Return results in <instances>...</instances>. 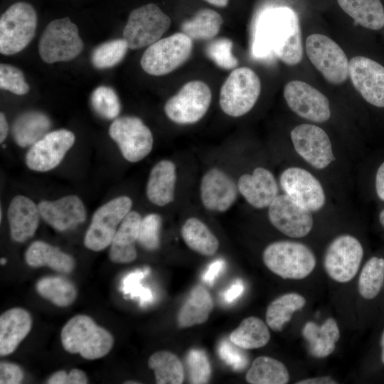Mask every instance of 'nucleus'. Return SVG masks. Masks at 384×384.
Instances as JSON below:
<instances>
[{"instance_id": "1", "label": "nucleus", "mask_w": 384, "mask_h": 384, "mask_svg": "<svg viewBox=\"0 0 384 384\" xmlns=\"http://www.w3.org/2000/svg\"><path fill=\"white\" fill-rule=\"evenodd\" d=\"M252 53L257 58L273 53L289 65L300 63L303 48L297 13L288 6L269 7L262 11L256 22Z\"/></svg>"}, {"instance_id": "2", "label": "nucleus", "mask_w": 384, "mask_h": 384, "mask_svg": "<svg viewBox=\"0 0 384 384\" xmlns=\"http://www.w3.org/2000/svg\"><path fill=\"white\" fill-rule=\"evenodd\" d=\"M63 348L83 358L95 360L105 356L112 348L114 338L105 329L85 314L70 318L60 332Z\"/></svg>"}, {"instance_id": "3", "label": "nucleus", "mask_w": 384, "mask_h": 384, "mask_svg": "<svg viewBox=\"0 0 384 384\" xmlns=\"http://www.w3.org/2000/svg\"><path fill=\"white\" fill-rule=\"evenodd\" d=\"M265 266L283 279H301L314 270L316 257L303 243L281 240L267 245L263 251Z\"/></svg>"}, {"instance_id": "4", "label": "nucleus", "mask_w": 384, "mask_h": 384, "mask_svg": "<svg viewBox=\"0 0 384 384\" xmlns=\"http://www.w3.org/2000/svg\"><path fill=\"white\" fill-rule=\"evenodd\" d=\"M37 21L31 4L18 1L10 6L0 18V53L10 55L23 50L35 36Z\"/></svg>"}, {"instance_id": "5", "label": "nucleus", "mask_w": 384, "mask_h": 384, "mask_svg": "<svg viewBox=\"0 0 384 384\" xmlns=\"http://www.w3.org/2000/svg\"><path fill=\"white\" fill-rule=\"evenodd\" d=\"M260 91V80L255 71L247 67L235 69L221 87L220 108L229 116H242L254 107Z\"/></svg>"}, {"instance_id": "6", "label": "nucleus", "mask_w": 384, "mask_h": 384, "mask_svg": "<svg viewBox=\"0 0 384 384\" xmlns=\"http://www.w3.org/2000/svg\"><path fill=\"white\" fill-rule=\"evenodd\" d=\"M77 26L68 17L50 21L40 38L38 53L47 63L70 61L82 50Z\"/></svg>"}, {"instance_id": "7", "label": "nucleus", "mask_w": 384, "mask_h": 384, "mask_svg": "<svg viewBox=\"0 0 384 384\" xmlns=\"http://www.w3.org/2000/svg\"><path fill=\"white\" fill-rule=\"evenodd\" d=\"M192 49V39L182 32L176 33L150 45L142 56L140 64L149 75H166L183 64L191 56Z\"/></svg>"}, {"instance_id": "8", "label": "nucleus", "mask_w": 384, "mask_h": 384, "mask_svg": "<svg viewBox=\"0 0 384 384\" xmlns=\"http://www.w3.org/2000/svg\"><path fill=\"white\" fill-rule=\"evenodd\" d=\"M170 25V18L158 6L150 3L130 13L122 38L132 50L149 46L161 39Z\"/></svg>"}, {"instance_id": "9", "label": "nucleus", "mask_w": 384, "mask_h": 384, "mask_svg": "<svg viewBox=\"0 0 384 384\" xmlns=\"http://www.w3.org/2000/svg\"><path fill=\"white\" fill-rule=\"evenodd\" d=\"M306 52L314 66L327 82L343 83L349 76V61L343 49L329 37L319 33L309 35Z\"/></svg>"}, {"instance_id": "10", "label": "nucleus", "mask_w": 384, "mask_h": 384, "mask_svg": "<svg viewBox=\"0 0 384 384\" xmlns=\"http://www.w3.org/2000/svg\"><path fill=\"white\" fill-rule=\"evenodd\" d=\"M132 206L131 198L122 196L100 206L94 213L85 233V246L93 251H101L110 245L119 225L130 212Z\"/></svg>"}, {"instance_id": "11", "label": "nucleus", "mask_w": 384, "mask_h": 384, "mask_svg": "<svg viewBox=\"0 0 384 384\" xmlns=\"http://www.w3.org/2000/svg\"><path fill=\"white\" fill-rule=\"evenodd\" d=\"M212 98L210 87L204 82L193 80L185 84L165 105L169 119L179 124L198 122L207 112Z\"/></svg>"}, {"instance_id": "12", "label": "nucleus", "mask_w": 384, "mask_h": 384, "mask_svg": "<svg viewBox=\"0 0 384 384\" xmlns=\"http://www.w3.org/2000/svg\"><path fill=\"white\" fill-rule=\"evenodd\" d=\"M109 134L128 161H139L152 149L151 132L137 117L124 116L115 119L110 127Z\"/></svg>"}, {"instance_id": "13", "label": "nucleus", "mask_w": 384, "mask_h": 384, "mask_svg": "<svg viewBox=\"0 0 384 384\" xmlns=\"http://www.w3.org/2000/svg\"><path fill=\"white\" fill-rule=\"evenodd\" d=\"M363 255L360 242L350 235L336 238L324 255V265L328 275L334 280L345 283L356 274Z\"/></svg>"}, {"instance_id": "14", "label": "nucleus", "mask_w": 384, "mask_h": 384, "mask_svg": "<svg viewBox=\"0 0 384 384\" xmlns=\"http://www.w3.org/2000/svg\"><path fill=\"white\" fill-rule=\"evenodd\" d=\"M75 137L67 129H58L45 134L28 151L25 161L31 170L40 172L55 168L73 146Z\"/></svg>"}, {"instance_id": "15", "label": "nucleus", "mask_w": 384, "mask_h": 384, "mask_svg": "<svg viewBox=\"0 0 384 384\" xmlns=\"http://www.w3.org/2000/svg\"><path fill=\"white\" fill-rule=\"evenodd\" d=\"M289 107L299 117L315 122L327 121L331 116L328 98L316 88L301 80H292L284 88Z\"/></svg>"}, {"instance_id": "16", "label": "nucleus", "mask_w": 384, "mask_h": 384, "mask_svg": "<svg viewBox=\"0 0 384 384\" xmlns=\"http://www.w3.org/2000/svg\"><path fill=\"white\" fill-rule=\"evenodd\" d=\"M290 135L297 153L313 167L323 169L334 160L330 139L321 127L299 124L292 130Z\"/></svg>"}, {"instance_id": "17", "label": "nucleus", "mask_w": 384, "mask_h": 384, "mask_svg": "<svg viewBox=\"0 0 384 384\" xmlns=\"http://www.w3.org/2000/svg\"><path fill=\"white\" fill-rule=\"evenodd\" d=\"M268 216L278 230L291 238H303L313 227L311 211L286 194L274 198L269 206Z\"/></svg>"}, {"instance_id": "18", "label": "nucleus", "mask_w": 384, "mask_h": 384, "mask_svg": "<svg viewBox=\"0 0 384 384\" xmlns=\"http://www.w3.org/2000/svg\"><path fill=\"white\" fill-rule=\"evenodd\" d=\"M279 183L286 195L311 212L324 206V189L319 180L306 170L288 168L280 175Z\"/></svg>"}, {"instance_id": "19", "label": "nucleus", "mask_w": 384, "mask_h": 384, "mask_svg": "<svg viewBox=\"0 0 384 384\" xmlns=\"http://www.w3.org/2000/svg\"><path fill=\"white\" fill-rule=\"evenodd\" d=\"M349 76L356 90L368 103L384 107V67L365 57L349 61Z\"/></svg>"}, {"instance_id": "20", "label": "nucleus", "mask_w": 384, "mask_h": 384, "mask_svg": "<svg viewBox=\"0 0 384 384\" xmlns=\"http://www.w3.org/2000/svg\"><path fill=\"white\" fill-rule=\"evenodd\" d=\"M201 198L203 206L212 211L225 212L235 203L238 196V185L225 172L211 169L203 176L201 182Z\"/></svg>"}, {"instance_id": "21", "label": "nucleus", "mask_w": 384, "mask_h": 384, "mask_svg": "<svg viewBox=\"0 0 384 384\" xmlns=\"http://www.w3.org/2000/svg\"><path fill=\"white\" fill-rule=\"evenodd\" d=\"M38 208L41 217L52 228L65 231L85 222L86 210L80 198L74 195L55 201H42Z\"/></svg>"}, {"instance_id": "22", "label": "nucleus", "mask_w": 384, "mask_h": 384, "mask_svg": "<svg viewBox=\"0 0 384 384\" xmlns=\"http://www.w3.org/2000/svg\"><path fill=\"white\" fill-rule=\"evenodd\" d=\"M238 188L247 202L256 208L269 207L278 196L274 175L263 167L255 168L252 174L242 175L238 181Z\"/></svg>"}, {"instance_id": "23", "label": "nucleus", "mask_w": 384, "mask_h": 384, "mask_svg": "<svg viewBox=\"0 0 384 384\" xmlns=\"http://www.w3.org/2000/svg\"><path fill=\"white\" fill-rule=\"evenodd\" d=\"M36 203L24 196H16L11 200L7 212L10 234L13 240L23 242L36 233L40 218Z\"/></svg>"}, {"instance_id": "24", "label": "nucleus", "mask_w": 384, "mask_h": 384, "mask_svg": "<svg viewBox=\"0 0 384 384\" xmlns=\"http://www.w3.org/2000/svg\"><path fill=\"white\" fill-rule=\"evenodd\" d=\"M32 327L30 313L20 307H14L0 316V355L12 353L27 336Z\"/></svg>"}, {"instance_id": "25", "label": "nucleus", "mask_w": 384, "mask_h": 384, "mask_svg": "<svg viewBox=\"0 0 384 384\" xmlns=\"http://www.w3.org/2000/svg\"><path fill=\"white\" fill-rule=\"evenodd\" d=\"M142 219L139 213L132 210L122 221L111 243L109 257L112 262L124 264L137 258L135 242Z\"/></svg>"}, {"instance_id": "26", "label": "nucleus", "mask_w": 384, "mask_h": 384, "mask_svg": "<svg viewBox=\"0 0 384 384\" xmlns=\"http://www.w3.org/2000/svg\"><path fill=\"white\" fill-rule=\"evenodd\" d=\"M176 181L175 164L161 160L151 169L146 183L148 199L154 205L164 206L174 200Z\"/></svg>"}, {"instance_id": "27", "label": "nucleus", "mask_w": 384, "mask_h": 384, "mask_svg": "<svg viewBox=\"0 0 384 384\" xmlns=\"http://www.w3.org/2000/svg\"><path fill=\"white\" fill-rule=\"evenodd\" d=\"M24 257L26 264L31 267H48L60 273H70L75 267V261L71 255L41 240L30 245Z\"/></svg>"}, {"instance_id": "28", "label": "nucleus", "mask_w": 384, "mask_h": 384, "mask_svg": "<svg viewBox=\"0 0 384 384\" xmlns=\"http://www.w3.org/2000/svg\"><path fill=\"white\" fill-rule=\"evenodd\" d=\"M302 335L309 342L310 353L315 358H322L334 351L340 331L336 321L333 318H328L320 326L314 321L306 322Z\"/></svg>"}, {"instance_id": "29", "label": "nucleus", "mask_w": 384, "mask_h": 384, "mask_svg": "<svg viewBox=\"0 0 384 384\" xmlns=\"http://www.w3.org/2000/svg\"><path fill=\"white\" fill-rule=\"evenodd\" d=\"M213 309V301L208 290L196 285L180 308L177 324L181 328H188L205 323Z\"/></svg>"}, {"instance_id": "30", "label": "nucleus", "mask_w": 384, "mask_h": 384, "mask_svg": "<svg viewBox=\"0 0 384 384\" xmlns=\"http://www.w3.org/2000/svg\"><path fill=\"white\" fill-rule=\"evenodd\" d=\"M50 126V119L46 114L29 111L19 115L14 122L12 135L18 146H32L47 134Z\"/></svg>"}, {"instance_id": "31", "label": "nucleus", "mask_w": 384, "mask_h": 384, "mask_svg": "<svg viewBox=\"0 0 384 384\" xmlns=\"http://www.w3.org/2000/svg\"><path fill=\"white\" fill-rule=\"evenodd\" d=\"M340 7L356 23L371 29L384 26V7L380 0H337Z\"/></svg>"}, {"instance_id": "32", "label": "nucleus", "mask_w": 384, "mask_h": 384, "mask_svg": "<svg viewBox=\"0 0 384 384\" xmlns=\"http://www.w3.org/2000/svg\"><path fill=\"white\" fill-rule=\"evenodd\" d=\"M181 233L186 245L202 255L212 256L218 249V240L198 218H188L182 225Z\"/></svg>"}, {"instance_id": "33", "label": "nucleus", "mask_w": 384, "mask_h": 384, "mask_svg": "<svg viewBox=\"0 0 384 384\" xmlns=\"http://www.w3.org/2000/svg\"><path fill=\"white\" fill-rule=\"evenodd\" d=\"M229 339L242 349L259 348L267 344L270 333L267 324L262 319L250 316L231 332Z\"/></svg>"}, {"instance_id": "34", "label": "nucleus", "mask_w": 384, "mask_h": 384, "mask_svg": "<svg viewBox=\"0 0 384 384\" xmlns=\"http://www.w3.org/2000/svg\"><path fill=\"white\" fill-rule=\"evenodd\" d=\"M36 289L41 297L59 307L71 305L78 295L75 284L61 276L42 277L37 282Z\"/></svg>"}, {"instance_id": "35", "label": "nucleus", "mask_w": 384, "mask_h": 384, "mask_svg": "<svg viewBox=\"0 0 384 384\" xmlns=\"http://www.w3.org/2000/svg\"><path fill=\"white\" fill-rule=\"evenodd\" d=\"M250 384H285L289 372L281 361L268 356H260L252 362L245 376Z\"/></svg>"}, {"instance_id": "36", "label": "nucleus", "mask_w": 384, "mask_h": 384, "mask_svg": "<svg viewBox=\"0 0 384 384\" xmlns=\"http://www.w3.org/2000/svg\"><path fill=\"white\" fill-rule=\"evenodd\" d=\"M306 299L297 293L283 294L273 300L266 310V324L274 331H282L292 314L304 307Z\"/></svg>"}, {"instance_id": "37", "label": "nucleus", "mask_w": 384, "mask_h": 384, "mask_svg": "<svg viewBox=\"0 0 384 384\" xmlns=\"http://www.w3.org/2000/svg\"><path fill=\"white\" fill-rule=\"evenodd\" d=\"M148 366L154 372L158 384H181L184 380V369L179 358L172 352L159 351L149 358Z\"/></svg>"}, {"instance_id": "38", "label": "nucleus", "mask_w": 384, "mask_h": 384, "mask_svg": "<svg viewBox=\"0 0 384 384\" xmlns=\"http://www.w3.org/2000/svg\"><path fill=\"white\" fill-rule=\"evenodd\" d=\"M223 23V19L219 13L203 9L192 18L183 21L181 30L191 39L209 40L218 33Z\"/></svg>"}, {"instance_id": "39", "label": "nucleus", "mask_w": 384, "mask_h": 384, "mask_svg": "<svg viewBox=\"0 0 384 384\" xmlns=\"http://www.w3.org/2000/svg\"><path fill=\"white\" fill-rule=\"evenodd\" d=\"M384 282V259L373 257L363 267L358 279V292L366 299L375 298Z\"/></svg>"}, {"instance_id": "40", "label": "nucleus", "mask_w": 384, "mask_h": 384, "mask_svg": "<svg viewBox=\"0 0 384 384\" xmlns=\"http://www.w3.org/2000/svg\"><path fill=\"white\" fill-rule=\"evenodd\" d=\"M128 48L123 38L106 41L93 50L91 55L92 63L97 69L112 68L123 60Z\"/></svg>"}, {"instance_id": "41", "label": "nucleus", "mask_w": 384, "mask_h": 384, "mask_svg": "<svg viewBox=\"0 0 384 384\" xmlns=\"http://www.w3.org/2000/svg\"><path fill=\"white\" fill-rule=\"evenodd\" d=\"M91 105L100 117L112 119L121 110V104L116 92L108 86H99L94 90L90 97Z\"/></svg>"}, {"instance_id": "42", "label": "nucleus", "mask_w": 384, "mask_h": 384, "mask_svg": "<svg viewBox=\"0 0 384 384\" xmlns=\"http://www.w3.org/2000/svg\"><path fill=\"white\" fill-rule=\"evenodd\" d=\"M189 383H208L211 376V366L207 354L200 348H192L186 355Z\"/></svg>"}, {"instance_id": "43", "label": "nucleus", "mask_w": 384, "mask_h": 384, "mask_svg": "<svg viewBox=\"0 0 384 384\" xmlns=\"http://www.w3.org/2000/svg\"><path fill=\"white\" fill-rule=\"evenodd\" d=\"M233 42L226 38H221L211 41L206 48L207 56L215 65L223 69L235 68L238 61L232 53Z\"/></svg>"}, {"instance_id": "44", "label": "nucleus", "mask_w": 384, "mask_h": 384, "mask_svg": "<svg viewBox=\"0 0 384 384\" xmlns=\"http://www.w3.org/2000/svg\"><path fill=\"white\" fill-rule=\"evenodd\" d=\"M161 218L156 213H151L142 219L137 242L148 250H155L160 244V229Z\"/></svg>"}, {"instance_id": "45", "label": "nucleus", "mask_w": 384, "mask_h": 384, "mask_svg": "<svg viewBox=\"0 0 384 384\" xmlns=\"http://www.w3.org/2000/svg\"><path fill=\"white\" fill-rule=\"evenodd\" d=\"M0 87L18 95L26 94L30 87L23 72L11 65H0Z\"/></svg>"}, {"instance_id": "46", "label": "nucleus", "mask_w": 384, "mask_h": 384, "mask_svg": "<svg viewBox=\"0 0 384 384\" xmlns=\"http://www.w3.org/2000/svg\"><path fill=\"white\" fill-rule=\"evenodd\" d=\"M149 272L148 269L144 271L137 270L127 274L122 282V291L125 294H130L131 297H138L141 304L149 303L153 299V295L150 289L143 287L140 281Z\"/></svg>"}, {"instance_id": "47", "label": "nucleus", "mask_w": 384, "mask_h": 384, "mask_svg": "<svg viewBox=\"0 0 384 384\" xmlns=\"http://www.w3.org/2000/svg\"><path fill=\"white\" fill-rule=\"evenodd\" d=\"M241 348L234 344L230 340L223 339L218 346V355L227 365L234 370H244L248 365L247 355L241 351Z\"/></svg>"}, {"instance_id": "48", "label": "nucleus", "mask_w": 384, "mask_h": 384, "mask_svg": "<svg viewBox=\"0 0 384 384\" xmlns=\"http://www.w3.org/2000/svg\"><path fill=\"white\" fill-rule=\"evenodd\" d=\"M88 378L85 373L78 368H73L69 373L58 370L47 380L48 384H86Z\"/></svg>"}, {"instance_id": "49", "label": "nucleus", "mask_w": 384, "mask_h": 384, "mask_svg": "<svg viewBox=\"0 0 384 384\" xmlns=\"http://www.w3.org/2000/svg\"><path fill=\"white\" fill-rule=\"evenodd\" d=\"M24 373L19 366L1 361L0 363V383L19 384L22 382Z\"/></svg>"}, {"instance_id": "50", "label": "nucleus", "mask_w": 384, "mask_h": 384, "mask_svg": "<svg viewBox=\"0 0 384 384\" xmlns=\"http://www.w3.org/2000/svg\"><path fill=\"white\" fill-rule=\"evenodd\" d=\"M225 262L221 259L216 260L209 265L205 271L202 278L203 280L209 285H213L215 279L223 271Z\"/></svg>"}, {"instance_id": "51", "label": "nucleus", "mask_w": 384, "mask_h": 384, "mask_svg": "<svg viewBox=\"0 0 384 384\" xmlns=\"http://www.w3.org/2000/svg\"><path fill=\"white\" fill-rule=\"evenodd\" d=\"M245 286L241 279L235 280L223 293V298L225 303L231 304L243 293Z\"/></svg>"}, {"instance_id": "52", "label": "nucleus", "mask_w": 384, "mask_h": 384, "mask_svg": "<svg viewBox=\"0 0 384 384\" xmlns=\"http://www.w3.org/2000/svg\"><path fill=\"white\" fill-rule=\"evenodd\" d=\"M375 190L378 198L384 201V162L380 164L376 173Z\"/></svg>"}, {"instance_id": "53", "label": "nucleus", "mask_w": 384, "mask_h": 384, "mask_svg": "<svg viewBox=\"0 0 384 384\" xmlns=\"http://www.w3.org/2000/svg\"><path fill=\"white\" fill-rule=\"evenodd\" d=\"M337 382L331 376H321L312 378L302 380L296 384H336Z\"/></svg>"}, {"instance_id": "54", "label": "nucleus", "mask_w": 384, "mask_h": 384, "mask_svg": "<svg viewBox=\"0 0 384 384\" xmlns=\"http://www.w3.org/2000/svg\"><path fill=\"white\" fill-rule=\"evenodd\" d=\"M9 132V126L6 117L3 112L0 113V142L2 143L6 138Z\"/></svg>"}, {"instance_id": "55", "label": "nucleus", "mask_w": 384, "mask_h": 384, "mask_svg": "<svg viewBox=\"0 0 384 384\" xmlns=\"http://www.w3.org/2000/svg\"><path fill=\"white\" fill-rule=\"evenodd\" d=\"M207 2L218 7H225L228 5L229 0H205Z\"/></svg>"}, {"instance_id": "56", "label": "nucleus", "mask_w": 384, "mask_h": 384, "mask_svg": "<svg viewBox=\"0 0 384 384\" xmlns=\"http://www.w3.org/2000/svg\"><path fill=\"white\" fill-rule=\"evenodd\" d=\"M380 346H381V361L384 363V331L383 332L381 339H380Z\"/></svg>"}, {"instance_id": "57", "label": "nucleus", "mask_w": 384, "mask_h": 384, "mask_svg": "<svg viewBox=\"0 0 384 384\" xmlns=\"http://www.w3.org/2000/svg\"><path fill=\"white\" fill-rule=\"evenodd\" d=\"M379 220H380V222L381 225L384 228V209L383 210H381L380 213Z\"/></svg>"}, {"instance_id": "58", "label": "nucleus", "mask_w": 384, "mask_h": 384, "mask_svg": "<svg viewBox=\"0 0 384 384\" xmlns=\"http://www.w3.org/2000/svg\"><path fill=\"white\" fill-rule=\"evenodd\" d=\"M0 263L1 265H5L6 263V260L5 258H1Z\"/></svg>"}, {"instance_id": "59", "label": "nucleus", "mask_w": 384, "mask_h": 384, "mask_svg": "<svg viewBox=\"0 0 384 384\" xmlns=\"http://www.w3.org/2000/svg\"><path fill=\"white\" fill-rule=\"evenodd\" d=\"M124 383H128V384L134 383H134H139V382H134V381H133V382L127 381V382H125Z\"/></svg>"}, {"instance_id": "60", "label": "nucleus", "mask_w": 384, "mask_h": 384, "mask_svg": "<svg viewBox=\"0 0 384 384\" xmlns=\"http://www.w3.org/2000/svg\"><path fill=\"white\" fill-rule=\"evenodd\" d=\"M0 217H1H1H2V212H1V213H0Z\"/></svg>"}]
</instances>
